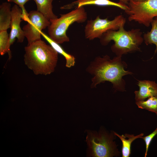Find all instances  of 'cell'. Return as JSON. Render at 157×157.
Instances as JSON below:
<instances>
[{
    "mask_svg": "<svg viewBox=\"0 0 157 157\" xmlns=\"http://www.w3.org/2000/svg\"><path fill=\"white\" fill-rule=\"evenodd\" d=\"M122 56H116L112 59L106 55L102 57L98 56L88 66L87 71L92 76L91 84V88L105 81L110 82L116 90L124 91L125 82L122 77L132 73L126 71L127 65L122 61Z\"/></svg>",
    "mask_w": 157,
    "mask_h": 157,
    "instance_id": "obj_1",
    "label": "cell"
},
{
    "mask_svg": "<svg viewBox=\"0 0 157 157\" xmlns=\"http://www.w3.org/2000/svg\"><path fill=\"white\" fill-rule=\"evenodd\" d=\"M24 50V63L35 74L47 75L54 72L58 53L50 45L41 40L27 45Z\"/></svg>",
    "mask_w": 157,
    "mask_h": 157,
    "instance_id": "obj_2",
    "label": "cell"
},
{
    "mask_svg": "<svg viewBox=\"0 0 157 157\" xmlns=\"http://www.w3.org/2000/svg\"><path fill=\"white\" fill-rule=\"evenodd\" d=\"M124 26L117 30H110L104 33L100 38V42L103 46H106L112 40L114 43L111 47L112 51L117 56L128 53L141 51L139 46L144 41L143 33L139 28H133L127 31Z\"/></svg>",
    "mask_w": 157,
    "mask_h": 157,
    "instance_id": "obj_3",
    "label": "cell"
},
{
    "mask_svg": "<svg viewBox=\"0 0 157 157\" xmlns=\"http://www.w3.org/2000/svg\"><path fill=\"white\" fill-rule=\"evenodd\" d=\"M85 141L88 149L87 156L93 157H112L120 154L114 140V131L109 133L101 128L98 131L87 130Z\"/></svg>",
    "mask_w": 157,
    "mask_h": 157,
    "instance_id": "obj_4",
    "label": "cell"
},
{
    "mask_svg": "<svg viewBox=\"0 0 157 157\" xmlns=\"http://www.w3.org/2000/svg\"><path fill=\"white\" fill-rule=\"evenodd\" d=\"M60 15L59 18L50 20L51 24L47 27L49 37L58 44L69 41L66 31L71 25L75 22L83 23L87 18L84 6L76 8L69 12Z\"/></svg>",
    "mask_w": 157,
    "mask_h": 157,
    "instance_id": "obj_5",
    "label": "cell"
},
{
    "mask_svg": "<svg viewBox=\"0 0 157 157\" xmlns=\"http://www.w3.org/2000/svg\"><path fill=\"white\" fill-rule=\"evenodd\" d=\"M129 9L125 11L129 21H134L149 27L154 18L157 17V0L135 1L129 0Z\"/></svg>",
    "mask_w": 157,
    "mask_h": 157,
    "instance_id": "obj_6",
    "label": "cell"
},
{
    "mask_svg": "<svg viewBox=\"0 0 157 157\" xmlns=\"http://www.w3.org/2000/svg\"><path fill=\"white\" fill-rule=\"evenodd\" d=\"M126 21V18L122 15L116 16L112 20L108 19V18L101 19L99 15L95 19L87 21L85 27V36L89 40L100 39L108 31L117 30L122 26H124Z\"/></svg>",
    "mask_w": 157,
    "mask_h": 157,
    "instance_id": "obj_7",
    "label": "cell"
},
{
    "mask_svg": "<svg viewBox=\"0 0 157 157\" xmlns=\"http://www.w3.org/2000/svg\"><path fill=\"white\" fill-rule=\"evenodd\" d=\"M27 24L22 28L24 36L28 41V45L41 40L42 30L50 24L41 13L38 10H32L28 13L26 20Z\"/></svg>",
    "mask_w": 157,
    "mask_h": 157,
    "instance_id": "obj_8",
    "label": "cell"
},
{
    "mask_svg": "<svg viewBox=\"0 0 157 157\" xmlns=\"http://www.w3.org/2000/svg\"><path fill=\"white\" fill-rule=\"evenodd\" d=\"M22 8L16 4L12 8L11 10V21L10 24L11 30L9 34V46L13 44L16 40L17 42L22 43L25 36L24 32L20 26V23L22 20Z\"/></svg>",
    "mask_w": 157,
    "mask_h": 157,
    "instance_id": "obj_9",
    "label": "cell"
},
{
    "mask_svg": "<svg viewBox=\"0 0 157 157\" xmlns=\"http://www.w3.org/2000/svg\"><path fill=\"white\" fill-rule=\"evenodd\" d=\"M87 5L99 6H114L119 8L124 11L129 9L128 5L119 1L115 2L110 0H77L60 7L61 9H70Z\"/></svg>",
    "mask_w": 157,
    "mask_h": 157,
    "instance_id": "obj_10",
    "label": "cell"
},
{
    "mask_svg": "<svg viewBox=\"0 0 157 157\" xmlns=\"http://www.w3.org/2000/svg\"><path fill=\"white\" fill-rule=\"evenodd\" d=\"M137 85L139 90L134 92L136 102L145 100L151 97L157 96V84L155 81H139Z\"/></svg>",
    "mask_w": 157,
    "mask_h": 157,
    "instance_id": "obj_11",
    "label": "cell"
},
{
    "mask_svg": "<svg viewBox=\"0 0 157 157\" xmlns=\"http://www.w3.org/2000/svg\"><path fill=\"white\" fill-rule=\"evenodd\" d=\"M11 8V4L7 2L0 6V31L7 30L10 28Z\"/></svg>",
    "mask_w": 157,
    "mask_h": 157,
    "instance_id": "obj_12",
    "label": "cell"
},
{
    "mask_svg": "<svg viewBox=\"0 0 157 157\" xmlns=\"http://www.w3.org/2000/svg\"><path fill=\"white\" fill-rule=\"evenodd\" d=\"M114 133L122 141V157H129L130 156L131 153V147L132 143L135 139L140 138L144 135L143 133H141L135 136L134 135L128 134H125L124 135H120L115 132Z\"/></svg>",
    "mask_w": 157,
    "mask_h": 157,
    "instance_id": "obj_13",
    "label": "cell"
},
{
    "mask_svg": "<svg viewBox=\"0 0 157 157\" xmlns=\"http://www.w3.org/2000/svg\"><path fill=\"white\" fill-rule=\"evenodd\" d=\"M41 35L58 53H60L65 58L66 67L70 68L74 65L75 63V58L73 56L66 52L59 44L54 41L49 36L42 31L41 32Z\"/></svg>",
    "mask_w": 157,
    "mask_h": 157,
    "instance_id": "obj_14",
    "label": "cell"
},
{
    "mask_svg": "<svg viewBox=\"0 0 157 157\" xmlns=\"http://www.w3.org/2000/svg\"><path fill=\"white\" fill-rule=\"evenodd\" d=\"M37 7V10L41 13L48 20L58 18L53 11L52 3L53 0H33Z\"/></svg>",
    "mask_w": 157,
    "mask_h": 157,
    "instance_id": "obj_15",
    "label": "cell"
},
{
    "mask_svg": "<svg viewBox=\"0 0 157 157\" xmlns=\"http://www.w3.org/2000/svg\"><path fill=\"white\" fill-rule=\"evenodd\" d=\"M151 24L152 26L151 31L144 33L143 37L147 45L154 44L156 45L155 53L157 51V17L154 18Z\"/></svg>",
    "mask_w": 157,
    "mask_h": 157,
    "instance_id": "obj_16",
    "label": "cell"
},
{
    "mask_svg": "<svg viewBox=\"0 0 157 157\" xmlns=\"http://www.w3.org/2000/svg\"><path fill=\"white\" fill-rule=\"evenodd\" d=\"M139 108L147 110L157 114V96L148 98L146 101L136 102Z\"/></svg>",
    "mask_w": 157,
    "mask_h": 157,
    "instance_id": "obj_17",
    "label": "cell"
},
{
    "mask_svg": "<svg viewBox=\"0 0 157 157\" xmlns=\"http://www.w3.org/2000/svg\"><path fill=\"white\" fill-rule=\"evenodd\" d=\"M9 35L7 30L0 31V54L3 55L7 53L9 59L11 57V54L9 46Z\"/></svg>",
    "mask_w": 157,
    "mask_h": 157,
    "instance_id": "obj_18",
    "label": "cell"
},
{
    "mask_svg": "<svg viewBox=\"0 0 157 157\" xmlns=\"http://www.w3.org/2000/svg\"><path fill=\"white\" fill-rule=\"evenodd\" d=\"M157 134V127L153 132L148 135L144 137H142V136L140 137V138L143 139L145 143L146 151L144 155L145 157H146L147 156L149 147L152 139Z\"/></svg>",
    "mask_w": 157,
    "mask_h": 157,
    "instance_id": "obj_19",
    "label": "cell"
},
{
    "mask_svg": "<svg viewBox=\"0 0 157 157\" xmlns=\"http://www.w3.org/2000/svg\"><path fill=\"white\" fill-rule=\"evenodd\" d=\"M31 0H7L8 2H13L19 6L23 11L26 10L24 5L27 1Z\"/></svg>",
    "mask_w": 157,
    "mask_h": 157,
    "instance_id": "obj_20",
    "label": "cell"
},
{
    "mask_svg": "<svg viewBox=\"0 0 157 157\" xmlns=\"http://www.w3.org/2000/svg\"><path fill=\"white\" fill-rule=\"evenodd\" d=\"M119 2L128 5L129 0H119Z\"/></svg>",
    "mask_w": 157,
    "mask_h": 157,
    "instance_id": "obj_21",
    "label": "cell"
},
{
    "mask_svg": "<svg viewBox=\"0 0 157 157\" xmlns=\"http://www.w3.org/2000/svg\"><path fill=\"white\" fill-rule=\"evenodd\" d=\"M133 0L135 1H144L146 0Z\"/></svg>",
    "mask_w": 157,
    "mask_h": 157,
    "instance_id": "obj_22",
    "label": "cell"
}]
</instances>
